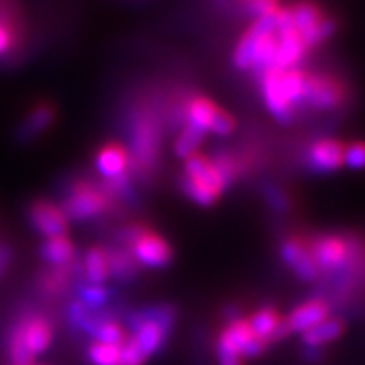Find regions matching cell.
I'll return each mask as SVG.
<instances>
[{
  "instance_id": "obj_37",
  "label": "cell",
  "mask_w": 365,
  "mask_h": 365,
  "mask_svg": "<svg viewBox=\"0 0 365 365\" xmlns=\"http://www.w3.org/2000/svg\"><path fill=\"white\" fill-rule=\"evenodd\" d=\"M12 259H14V252L11 245L0 244V277L7 272L9 267H11Z\"/></svg>"
},
{
  "instance_id": "obj_27",
  "label": "cell",
  "mask_w": 365,
  "mask_h": 365,
  "mask_svg": "<svg viewBox=\"0 0 365 365\" xmlns=\"http://www.w3.org/2000/svg\"><path fill=\"white\" fill-rule=\"evenodd\" d=\"M7 349H9V357H11L12 365H33L34 357L31 355L29 349H27L24 336L19 330V327L14 325L7 340Z\"/></svg>"
},
{
  "instance_id": "obj_16",
  "label": "cell",
  "mask_w": 365,
  "mask_h": 365,
  "mask_svg": "<svg viewBox=\"0 0 365 365\" xmlns=\"http://www.w3.org/2000/svg\"><path fill=\"white\" fill-rule=\"evenodd\" d=\"M105 250H107L110 279L115 281L117 284H129V282L135 281V277L139 276L140 266L134 259V255L130 254V250L117 244H110L108 247H105Z\"/></svg>"
},
{
  "instance_id": "obj_8",
  "label": "cell",
  "mask_w": 365,
  "mask_h": 365,
  "mask_svg": "<svg viewBox=\"0 0 365 365\" xmlns=\"http://www.w3.org/2000/svg\"><path fill=\"white\" fill-rule=\"evenodd\" d=\"M345 144L335 137H319L304 149L303 164L313 175H331L344 166Z\"/></svg>"
},
{
  "instance_id": "obj_36",
  "label": "cell",
  "mask_w": 365,
  "mask_h": 365,
  "mask_svg": "<svg viewBox=\"0 0 365 365\" xmlns=\"http://www.w3.org/2000/svg\"><path fill=\"white\" fill-rule=\"evenodd\" d=\"M217 359L218 365H244V359L240 354L222 349V346H217Z\"/></svg>"
},
{
  "instance_id": "obj_32",
  "label": "cell",
  "mask_w": 365,
  "mask_h": 365,
  "mask_svg": "<svg viewBox=\"0 0 365 365\" xmlns=\"http://www.w3.org/2000/svg\"><path fill=\"white\" fill-rule=\"evenodd\" d=\"M148 362L143 350L135 344V340L129 336L120 346V365H144Z\"/></svg>"
},
{
  "instance_id": "obj_20",
  "label": "cell",
  "mask_w": 365,
  "mask_h": 365,
  "mask_svg": "<svg viewBox=\"0 0 365 365\" xmlns=\"http://www.w3.org/2000/svg\"><path fill=\"white\" fill-rule=\"evenodd\" d=\"M345 331V322L339 317H328L322 323L309 328L304 333H301L304 346H319L331 344V341L339 340Z\"/></svg>"
},
{
  "instance_id": "obj_39",
  "label": "cell",
  "mask_w": 365,
  "mask_h": 365,
  "mask_svg": "<svg viewBox=\"0 0 365 365\" xmlns=\"http://www.w3.org/2000/svg\"><path fill=\"white\" fill-rule=\"evenodd\" d=\"M33 365H34V364H33Z\"/></svg>"
},
{
  "instance_id": "obj_1",
  "label": "cell",
  "mask_w": 365,
  "mask_h": 365,
  "mask_svg": "<svg viewBox=\"0 0 365 365\" xmlns=\"http://www.w3.org/2000/svg\"><path fill=\"white\" fill-rule=\"evenodd\" d=\"M163 125L150 110H137L130 129V176L149 181L161 159Z\"/></svg>"
},
{
  "instance_id": "obj_18",
  "label": "cell",
  "mask_w": 365,
  "mask_h": 365,
  "mask_svg": "<svg viewBox=\"0 0 365 365\" xmlns=\"http://www.w3.org/2000/svg\"><path fill=\"white\" fill-rule=\"evenodd\" d=\"M130 336L135 340V344L139 345V349L143 350L145 357L150 359L153 355L161 352L168 339L171 336V333L159 325L158 322H154V319H143L130 331Z\"/></svg>"
},
{
  "instance_id": "obj_9",
  "label": "cell",
  "mask_w": 365,
  "mask_h": 365,
  "mask_svg": "<svg viewBox=\"0 0 365 365\" xmlns=\"http://www.w3.org/2000/svg\"><path fill=\"white\" fill-rule=\"evenodd\" d=\"M279 255L287 269L303 282H314L319 279V271L314 262L308 239L303 235H289L281 242Z\"/></svg>"
},
{
  "instance_id": "obj_6",
  "label": "cell",
  "mask_w": 365,
  "mask_h": 365,
  "mask_svg": "<svg viewBox=\"0 0 365 365\" xmlns=\"http://www.w3.org/2000/svg\"><path fill=\"white\" fill-rule=\"evenodd\" d=\"M355 237L357 235L341 234V232H322V234L309 237V250L317 262L319 276L322 274L330 276L344 267L354 250Z\"/></svg>"
},
{
  "instance_id": "obj_3",
  "label": "cell",
  "mask_w": 365,
  "mask_h": 365,
  "mask_svg": "<svg viewBox=\"0 0 365 365\" xmlns=\"http://www.w3.org/2000/svg\"><path fill=\"white\" fill-rule=\"evenodd\" d=\"M117 205L118 202L108 193L103 182L81 178L68 186L66 196L59 208L65 213L68 222H88L107 215Z\"/></svg>"
},
{
  "instance_id": "obj_11",
  "label": "cell",
  "mask_w": 365,
  "mask_h": 365,
  "mask_svg": "<svg viewBox=\"0 0 365 365\" xmlns=\"http://www.w3.org/2000/svg\"><path fill=\"white\" fill-rule=\"evenodd\" d=\"M31 227L46 239L63 237L68 234V222L65 213L56 205L48 200H38L29 207L27 212Z\"/></svg>"
},
{
  "instance_id": "obj_26",
  "label": "cell",
  "mask_w": 365,
  "mask_h": 365,
  "mask_svg": "<svg viewBox=\"0 0 365 365\" xmlns=\"http://www.w3.org/2000/svg\"><path fill=\"white\" fill-rule=\"evenodd\" d=\"M91 339H93V341H100V344L105 345L122 346L127 339L125 328L117 319H105L91 333Z\"/></svg>"
},
{
  "instance_id": "obj_35",
  "label": "cell",
  "mask_w": 365,
  "mask_h": 365,
  "mask_svg": "<svg viewBox=\"0 0 365 365\" xmlns=\"http://www.w3.org/2000/svg\"><path fill=\"white\" fill-rule=\"evenodd\" d=\"M269 344L266 340L259 339V336H254L252 340L245 345V349L242 350V357L244 359H257L259 355H262L267 350Z\"/></svg>"
},
{
  "instance_id": "obj_10",
  "label": "cell",
  "mask_w": 365,
  "mask_h": 365,
  "mask_svg": "<svg viewBox=\"0 0 365 365\" xmlns=\"http://www.w3.org/2000/svg\"><path fill=\"white\" fill-rule=\"evenodd\" d=\"M279 70L281 68H271V70L264 71L259 76V85H261L262 100L269 113L281 124H289V122L296 120L298 110L282 93L279 86Z\"/></svg>"
},
{
  "instance_id": "obj_34",
  "label": "cell",
  "mask_w": 365,
  "mask_h": 365,
  "mask_svg": "<svg viewBox=\"0 0 365 365\" xmlns=\"http://www.w3.org/2000/svg\"><path fill=\"white\" fill-rule=\"evenodd\" d=\"M14 27L7 19L0 21V58L6 56L14 46Z\"/></svg>"
},
{
  "instance_id": "obj_7",
  "label": "cell",
  "mask_w": 365,
  "mask_h": 365,
  "mask_svg": "<svg viewBox=\"0 0 365 365\" xmlns=\"http://www.w3.org/2000/svg\"><path fill=\"white\" fill-rule=\"evenodd\" d=\"M130 254L140 267L166 269L175 259V250L161 234L145 227L137 239L129 245Z\"/></svg>"
},
{
  "instance_id": "obj_25",
  "label": "cell",
  "mask_w": 365,
  "mask_h": 365,
  "mask_svg": "<svg viewBox=\"0 0 365 365\" xmlns=\"http://www.w3.org/2000/svg\"><path fill=\"white\" fill-rule=\"evenodd\" d=\"M76 299H80L90 309H103L110 304L112 289H108L105 284H90V282L81 281L76 286Z\"/></svg>"
},
{
  "instance_id": "obj_17",
  "label": "cell",
  "mask_w": 365,
  "mask_h": 365,
  "mask_svg": "<svg viewBox=\"0 0 365 365\" xmlns=\"http://www.w3.org/2000/svg\"><path fill=\"white\" fill-rule=\"evenodd\" d=\"M220 108L222 107H218L207 95L188 93L185 102V124L198 127L208 134Z\"/></svg>"
},
{
  "instance_id": "obj_12",
  "label": "cell",
  "mask_w": 365,
  "mask_h": 365,
  "mask_svg": "<svg viewBox=\"0 0 365 365\" xmlns=\"http://www.w3.org/2000/svg\"><path fill=\"white\" fill-rule=\"evenodd\" d=\"M24 336V341L33 357L44 354L53 344V325L48 318L39 313H27L17 319L16 323Z\"/></svg>"
},
{
  "instance_id": "obj_22",
  "label": "cell",
  "mask_w": 365,
  "mask_h": 365,
  "mask_svg": "<svg viewBox=\"0 0 365 365\" xmlns=\"http://www.w3.org/2000/svg\"><path fill=\"white\" fill-rule=\"evenodd\" d=\"M83 277L90 284H105L110 279V271H108L107 250L102 245H93L86 250L83 255Z\"/></svg>"
},
{
  "instance_id": "obj_19",
  "label": "cell",
  "mask_w": 365,
  "mask_h": 365,
  "mask_svg": "<svg viewBox=\"0 0 365 365\" xmlns=\"http://www.w3.org/2000/svg\"><path fill=\"white\" fill-rule=\"evenodd\" d=\"M39 257L49 267H65L76 259V249L66 235L46 239L39 247Z\"/></svg>"
},
{
  "instance_id": "obj_29",
  "label": "cell",
  "mask_w": 365,
  "mask_h": 365,
  "mask_svg": "<svg viewBox=\"0 0 365 365\" xmlns=\"http://www.w3.org/2000/svg\"><path fill=\"white\" fill-rule=\"evenodd\" d=\"M262 195L272 212L281 213V215L282 213L289 212L291 207H293V202H291L289 195H287L281 186L274 185V182H266V185L262 186Z\"/></svg>"
},
{
  "instance_id": "obj_21",
  "label": "cell",
  "mask_w": 365,
  "mask_h": 365,
  "mask_svg": "<svg viewBox=\"0 0 365 365\" xmlns=\"http://www.w3.org/2000/svg\"><path fill=\"white\" fill-rule=\"evenodd\" d=\"M254 336L255 335L252 328L249 325V319L240 317L234 319V322L227 323V327L223 328L220 331V336H218L217 346H222V349L232 350V352L242 355V350L245 349V345H247Z\"/></svg>"
},
{
  "instance_id": "obj_31",
  "label": "cell",
  "mask_w": 365,
  "mask_h": 365,
  "mask_svg": "<svg viewBox=\"0 0 365 365\" xmlns=\"http://www.w3.org/2000/svg\"><path fill=\"white\" fill-rule=\"evenodd\" d=\"M344 164L354 171L365 170V140H354L345 144Z\"/></svg>"
},
{
  "instance_id": "obj_28",
  "label": "cell",
  "mask_w": 365,
  "mask_h": 365,
  "mask_svg": "<svg viewBox=\"0 0 365 365\" xmlns=\"http://www.w3.org/2000/svg\"><path fill=\"white\" fill-rule=\"evenodd\" d=\"M86 355L91 365H120V346L93 341L88 346Z\"/></svg>"
},
{
  "instance_id": "obj_2",
  "label": "cell",
  "mask_w": 365,
  "mask_h": 365,
  "mask_svg": "<svg viewBox=\"0 0 365 365\" xmlns=\"http://www.w3.org/2000/svg\"><path fill=\"white\" fill-rule=\"evenodd\" d=\"M178 186L181 193L198 207H212L220 200L223 191L228 190L212 156L200 150L185 159Z\"/></svg>"
},
{
  "instance_id": "obj_4",
  "label": "cell",
  "mask_w": 365,
  "mask_h": 365,
  "mask_svg": "<svg viewBox=\"0 0 365 365\" xmlns=\"http://www.w3.org/2000/svg\"><path fill=\"white\" fill-rule=\"evenodd\" d=\"M287 9H289L294 27L303 36L309 51L327 43L339 29L336 21L331 16H328L323 11V7L314 0H296L291 6H287Z\"/></svg>"
},
{
  "instance_id": "obj_5",
  "label": "cell",
  "mask_w": 365,
  "mask_h": 365,
  "mask_svg": "<svg viewBox=\"0 0 365 365\" xmlns=\"http://www.w3.org/2000/svg\"><path fill=\"white\" fill-rule=\"evenodd\" d=\"M350 98V86L331 71H307L303 108L319 112L339 110Z\"/></svg>"
},
{
  "instance_id": "obj_14",
  "label": "cell",
  "mask_w": 365,
  "mask_h": 365,
  "mask_svg": "<svg viewBox=\"0 0 365 365\" xmlns=\"http://www.w3.org/2000/svg\"><path fill=\"white\" fill-rule=\"evenodd\" d=\"M95 170L103 181L117 180L130 173L129 150L118 143H108L95 154Z\"/></svg>"
},
{
  "instance_id": "obj_24",
  "label": "cell",
  "mask_w": 365,
  "mask_h": 365,
  "mask_svg": "<svg viewBox=\"0 0 365 365\" xmlns=\"http://www.w3.org/2000/svg\"><path fill=\"white\" fill-rule=\"evenodd\" d=\"M205 135H207V132L198 129V127H195L191 124L182 125L176 135L175 148H173L175 149L176 156L181 159H186V158H190L191 154L198 153V149L202 148V144L205 140Z\"/></svg>"
},
{
  "instance_id": "obj_15",
  "label": "cell",
  "mask_w": 365,
  "mask_h": 365,
  "mask_svg": "<svg viewBox=\"0 0 365 365\" xmlns=\"http://www.w3.org/2000/svg\"><path fill=\"white\" fill-rule=\"evenodd\" d=\"M328 317H331V307L322 296H318L301 303L284 319L291 333H304Z\"/></svg>"
},
{
  "instance_id": "obj_33",
  "label": "cell",
  "mask_w": 365,
  "mask_h": 365,
  "mask_svg": "<svg viewBox=\"0 0 365 365\" xmlns=\"http://www.w3.org/2000/svg\"><path fill=\"white\" fill-rule=\"evenodd\" d=\"M235 129H237V118L232 115L230 112H227L225 108H220L217 113L215 120H213L212 127H210V132L215 135L225 137V135L234 134Z\"/></svg>"
},
{
  "instance_id": "obj_23",
  "label": "cell",
  "mask_w": 365,
  "mask_h": 365,
  "mask_svg": "<svg viewBox=\"0 0 365 365\" xmlns=\"http://www.w3.org/2000/svg\"><path fill=\"white\" fill-rule=\"evenodd\" d=\"M282 322H284V318H282L281 313L274 307H271V304L259 308L257 312L249 318V325L252 328L254 335L259 336V339L266 340L269 345H271L274 331L279 328Z\"/></svg>"
},
{
  "instance_id": "obj_30",
  "label": "cell",
  "mask_w": 365,
  "mask_h": 365,
  "mask_svg": "<svg viewBox=\"0 0 365 365\" xmlns=\"http://www.w3.org/2000/svg\"><path fill=\"white\" fill-rule=\"evenodd\" d=\"M235 4L242 14L254 17V19H259V17L281 9L279 0H235Z\"/></svg>"
},
{
  "instance_id": "obj_38",
  "label": "cell",
  "mask_w": 365,
  "mask_h": 365,
  "mask_svg": "<svg viewBox=\"0 0 365 365\" xmlns=\"http://www.w3.org/2000/svg\"><path fill=\"white\" fill-rule=\"evenodd\" d=\"M303 357L309 364H319L323 359H325V352H323L319 346H304Z\"/></svg>"
},
{
  "instance_id": "obj_13",
  "label": "cell",
  "mask_w": 365,
  "mask_h": 365,
  "mask_svg": "<svg viewBox=\"0 0 365 365\" xmlns=\"http://www.w3.org/2000/svg\"><path fill=\"white\" fill-rule=\"evenodd\" d=\"M56 117H58V108L54 107V103L48 102V100L36 103L34 107L27 112V115L24 117V120L21 122L19 127H17L16 130L17 143L31 144L54 124Z\"/></svg>"
}]
</instances>
